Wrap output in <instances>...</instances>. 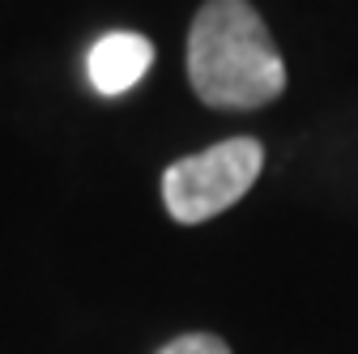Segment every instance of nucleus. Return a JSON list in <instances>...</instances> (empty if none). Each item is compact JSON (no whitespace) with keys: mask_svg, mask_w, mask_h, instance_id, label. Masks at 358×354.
I'll list each match as a JSON object with an SVG mask.
<instances>
[{"mask_svg":"<svg viewBox=\"0 0 358 354\" xmlns=\"http://www.w3.org/2000/svg\"><path fill=\"white\" fill-rule=\"evenodd\" d=\"M188 85L213 111H256L282 99L286 60L248 0H205L188 26Z\"/></svg>","mask_w":358,"mask_h":354,"instance_id":"f257e3e1","label":"nucleus"},{"mask_svg":"<svg viewBox=\"0 0 358 354\" xmlns=\"http://www.w3.org/2000/svg\"><path fill=\"white\" fill-rule=\"evenodd\" d=\"M154 64V43L137 30H111L103 34L85 56V73L90 85L103 94V99H120L137 85Z\"/></svg>","mask_w":358,"mask_h":354,"instance_id":"7ed1b4c3","label":"nucleus"},{"mask_svg":"<svg viewBox=\"0 0 358 354\" xmlns=\"http://www.w3.org/2000/svg\"><path fill=\"white\" fill-rule=\"evenodd\" d=\"M260 167H264V146L256 137L217 141L162 171V205L175 222L201 227L248 197V188L260 180Z\"/></svg>","mask_w":358,"mask_h":354,"instance_id":"f03ea898","label":"nucleus"},{"mask_svg":"<svg viewBox=\"0 0 358 354\" xmlns=\"http://www.w3.org/2000/svg\"><path fill=\"white\" fill-rule=\"evenodd\" d=\"M158 354H231V346L213 333H184V337L166 341Z\"/></svg>","mask_w":358,"mask_h":354,"instance_id":"20e7f679","label":"nucleus"}]
</instances>
